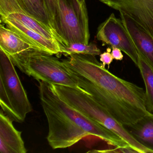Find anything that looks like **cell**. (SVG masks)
<instances>
[{
  "label": "cell",
  "mask_w": 153,
  "mask_h": 153,
  "mask_svg": "<svg viewBox=\"0 0 153 153\" xmlns=\"http://www.w3.org/2000/svg\"><path fill=\"white\" fill-rule=\"evenodd\" d=\"M61 54L68 57L72 54H88L97 56L101 54V51L94 43L85 44L76 42L70 44L67 46H61Z\"/></svg>",
  "instance_id": "e0dca14e"
},
{
  "label": "cell",
  "mask_w": 153,
  "mask_h": 153,
  "mask_svg": "<svg viewBox=\"0 0 153 153\" xmlns=\"http://www.w3.org/2000/svg\"><path fill=\"white\" fill-rule=\"evenodd\" d=\"M111 52V48H108L106 50V52L101 53L100 55V60L102 62V65L104 68H105L106 65H108V67H109L110 64L113 60L114 59Z\"/></svg>",
  "instance_id": "ac0fdd59"
},
{
  "label": "cell",
  "mask_w": 153,
  "mask_h": 153,
  "mask_svg": "<svg viewBox=\"0 0 153 153\" xmlns=\"http://www.w3.org/2000/svg\"><path fill=\"white\" fill-rule=\"evenodd\" d=\"M13 121L0 112V152L1 153H26L27 149L22 138V132L17 130Z\"/></svg>",
  "instance_id": "7c38bea8"
},
{
  "label": "cell",
  "mask_w": 153,
  "mask_h": 153,
  "mask_svg": "<svg viewBox=\"0 0 153 153\" xmlns=\"http://www.w3.org/2000/svg\"><path fill=\"white\" fill-rule=\"evenodd\" d=\"M41 105L49 126L47 140L53 149L69 147L89 134L57 108L42 92Z\"/></svg>",
  "instance_id": "8992f818"
},
{
  "label": "cell",
  "mask_w": 153,
  "mask_h": 153,
  "mask_svg": "<svg viewBox=\"0 0 153 153\" xmlns=\"http://www.w3.org/2000/svg\"><path fill=\"white\" fill-rule=\"evenodd\" d=\"M17 1L27 14L48 27L53 31L51 19L45 0Z\"/></svg>",
  "instance_id": "9a60e30c"
},
{
  "label": "cell",
  "mask_w": 153,
  "mask_h": 153,
  "mask_svg": "<svg viewBox=\"0 0 153 153\" xmlns=\"http://www.w3.org/2000/svg\"><path fill=\"white\" fill-rule=\"evenodd\" d=\"M9 56L0 49V104L13 121H25L33 111L26 92Z\"/></svg>",
  "instance_id": "5b68a950"
},
{
  "label": "cell",
  "mask_w": 153,
  "mask_h": 153,
  "mask_svg": "<svg viewBox=\"0 0 153 153\" xmlns=\"http://www.w3.org/2000/svg\"><path fill=\"white\" fill-rule=\"evenodd\" d=\"M96 38L102 45L116 47L125 53L137 65L138 55L121 19L112 13L97 28Z\"/></svg>",
  "instance_id": "ba28073f"
},
{
  "label": "cell",
  "mask_w": 153,
  "mask_h": 153,
  "mask_svg": "<svg viewBox=\"0 0 153 153\" xmlns=\"http://www.w3.org/2000/svg\"><path fill=\"white\" fill-rule=\"evenodd\" d=\"M120 14L137 52L153 69V36L126 14Z\"/></svg>",
  "instance_id": "30bf717a"
},
{
  "label": "cell",
  "mask_w": 153,
  "mask_h": 153,
  "mask_svg": "<svg viewBox=\"0 0 153 153\" xmlns=\"http://www.w3.org/2000/svg\"><path fill=\"white\" fill-rule=\"evenodd\" d=\"M137 66L146 87V101L148 110L153 112V69L144 59L138 53Z\"/></svg>",
  "instance_id": "2e32d148"
},
{
  "label": "cell",
  "mask_w": 153,
  "mask_h": 153,
  "mask_svg": "<svg viewBox=\"0 0 153 153\" xmlns=\"http://www.w3.org/2000/svg\"><path fill=\"white\" fill-rule=\"evenodd\" d=\"M53 55L42 50L31 48L9 57L21 71L38 81L85 91L76 83L62 61Z\"/></svg>",
  "instance_id": "277c9868"
},
{
  "label": "cell",
  "mask_w": 153,
  "mask_h": 153,
  "mask_svg": "<svg viewBox=\"0 0 153 153\" xmlns=\"http://www.w3.org/2000/svg\"><path fill=\"white\" fill-rule=\"evenodd\" d=\"M52 28L61 46L73 43L89 44L85 0H45Z\"/></svg>",
  "instance_id": "7a4b0ae2"
},
{
  "label": "cell",
  "mask_w": 153,
  "mask_h": 153,
  "mask_svg": "<svg viewBox=\"0 0 153 153\" xmlns=\"http://www.w3.org/2000/svg\"><path fill=\"white\" fill-rule=\"evenodd\" d=\"M62 61L78 85L124 126H131L150 112L144 89L113 75L95 56L72 54Z\"/></svg>",
  "instance_id": "6da1fadb"
},
{
  "label": "cell",
  "mask_w": 153,
  "mask_h": 153,
  "mask_svg": "<svg viewBox=\"0 0 153 153\" xmlns=\"http://www.w3.org/2000/svg\"><path fill=\"white\" fill-rule=\"evenodd\" d=\"M111 54L114 59L121 61L123 58V54L122 53L121 50L116 47H112Z\"/></svg>",
  "instance_id": "ffe728a7"
},
{
  "label": "cell",
  "mask_w": 153,
  "mask_h": 153,
  "mask_svg": "<svg viewBox=\"0 0 153 153\" xmlns=\"http://www.w3.org/2000/svg\"><path fill=\"white\" fill-rule=\"evenodd\" d=\"M31 48L37 49L21 36L4 26L1 23L0 25V49L10 56Z\"/></svg>",
  "instance_id": "4fadbf2b"
},
{
  "label": "cell",
  "mask_w": 153,
  "mask_h": 153,
  "mask_svg": "<svg viewBox=\"0 0 153 153\" xmlns=\"http://www.w3.org/2000/svg\"><path fill=\"white\" fill-rule=\"evenodd\" d=\"M131 18L153 36V0H99Z\"/></svg>",
  "instance_id": "9c48e42d"
},
{
  "label": "cell",
  "mask_w": 153,
  "mask_h": 153,
  "mask_svg": "<svg viewBox=\"0 0 153 153\" xmlns=\"http://www.w3.org/2000/svg\"><path fill=\"white\" fill-rule=\"evenodd\" d=\"M100 152H106V153H138L137 150L134 149L133 148L130 146H127L117 147L115 149H107V150L99 151Z\"/></svg>",
  "instance_id": "d6986e66"
},
{
  "label": "cell",
  "mask_w": 153,
  "mask_h": 153,
  "mask_svg": "<svg viewBox=\"0 0 153 153\" xmlns=\"http://www.w3.org/2000/svg\"><path fill=\"white\" fill-rule=\"evenodd\" d=\"M53 86L56 93L64 102L118 135L139 153H152L139 143L124 125L86 91L66 86L53 85Z\"/></svg>",
  "instance_id": "3957f363"
},
{
  "label": "cell",
  "mask_w": 153,
  "mask_h": 153,
  "mask_svg": "<svg viewBox=\"0 0 153 153\" xmlns=\"http://www.w3.org/2000/svg\"><path fill=\"white\" fill-rule=\"evenodd\" d=\"M38 82L39 91L42 92L57 108L70 118L89 136L99 137L115 147L129 146L118 135L64 102L56 93L52 84L43 81Z\"/></svg>",
  "instance_id": "52a82bcc"
},
{
  "label": "cell",
  "mask_w": 153,
  "mask_h": 153,
  "mask_svg": "<svg viewBox=\"0 0 153 153\" xmlns=\"http://www.w3.org/2000/svg\"><path fill=\"white\" fill-rule=\"evenodd\" d=\"M128 127L133 137L153 153V114L150 112Z\"/></svg>",
  "instance_id": "5bb4252c"
},
{
  "label": "cell",
  "mask_w": 153,
  "mask_h": 153,
  "mask_svg": "<svg viewBox=\"0 0 153 153\" xmlns=\"http://www.w3.org/2000/svg\"><path fill=\"white\" fill-rule=\"evenodd\" d=\"M1 22L6 25L9 29L21 36L37 49L53 55L61 54L60 44L58 41L47 39L13 19H1Z\"/></svg>",
  "instance_id": "8fae6325"
}]
</instances>
